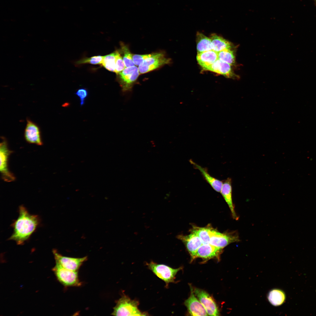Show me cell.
I'll return each instance as SVG.
<instances>
[{"label":"cell","instance_id":"9c48e42d","mask_svg":"<svg viewBox=\"0 0 316 316\" xmlns=\"http://www.w3.org/2000/svg\"><path fill=\"white\" fill-rule=\"evenodd\" d=\"M54 254L56 263L62 267L70 270L78 271L83 262L87 259V256L82 258H73L63 256L55 249H53Z\"/></svg>","mask_w":316,"mask_h":316},{"label":"cell","instance_id":"83f0119b","mask_svg":"<svg viewBox=\"0 0 316 316\" xmlns=\"http://www.w3.org/2000/svg\"><path fill=\"white\" fill-rule=\"evenodd\" d=\"M75 94L79 98L80 105L82 106L84 104L85 99L88 95V91L85 88H80L76 91Z\"/></svg>","mask_w":316,"mask_h":316},{"label":"cell","instance_id":"277c9868","mask_svg":"<svg viewBox=\"0 0 316 316\" xmlns=\"http://www.w3.org/2000/svg\"><path fill=\"white\" fill-rule=\"evenodd\" d=\"M171 59L166 58L162 52L151 54L138 66L140 74L148 73L170 63Z\"/></svg>","mask_w":316,"mask_h":316},{"label":"cell","instance_id":"ffe728a7","mask_svg":"<svg viewBox=\"0 0 316 316\" xmlns=\"http://www.w3.org/2000/svg\"><path fill=\"white\" fill-rule=\"evenodd\" d=\"M196 43L197 53L212 50L210 38L201 33H197Z\"/></svg>","mask_w":316,"mask_h":316},{"label":"cell","instance_id":"30bf717a","mask_svg":"<svg viewBox=\"0 0 316 316\" xmlns=\"http://www.w3.org/2000/svg\"><path fill=\"white\" fill-rule=\"evenodd\" d=\"M193 291L195 295L205 308L208 315H219V311L217 304L208 293L198 288H195Z\"/></svg>","mask_w":316,"mask_h":316},{"label":"cell","instance_id":"4fadbf2b","mask_svg":"<svg viewBox=\"0 0 316 316\" xmlns=\"http://www.w3.org/2000/svg\"><path fill=\"white\" fill-rule=\"evenodd\" d=\"M178 238L185 244L191 255V260L195 259L197 249L203 244L199 236L195 233L191 232V233L187 236H178Z\"/></svg>","mask_w":316,"mask_h":316},{"label":"cell","instance_id":"603a6c76","mask_svg":"<svg viewBox=\"0 0 316 316\" xmlns=\"http://www.w3.org/2000/svg\"><path fill=\"white\" fill-rule=\"evenodd\" d=\"M217 53L218 59L231 65L235 64V54L234 51L232 49L223 50Z\"/></svg>","mask_w":316,"mask_h":316},{"label":"cell","instance_id":"ba28073f","mask_svg":"<svg viewBox=\"0 0 316 316\" xmlns=\"http://www.w3.org/2000/svg\"><path fill=\"white\" fill-rule=\"evenodd\" d=\"M140 73L138 68L135 66L126 68L119 73L118 81L122 91H131Z\"/></svg>","mask_w":316,"mask_h":316},{"label":"cell","instance_id":"e0dca14e","mask_svg":"<svg viewBox=\"0 0 316 316\" xmlns=\"http://www.w3.org/2000/svg\"><path fill=\"white\" fill-rule=\"evenodd\" d=\"M222 249L214 246L209 243L202 244L197 249L196 258L210 259L218 257L221 253Z\"/></svg>","mask_w":316,"mask_h":316},{"label":"cell","instance_id":"cb8c5ba5","mask_svg":"<svg viewBox=\"0 0 316 316\" xmlns=\"http://www.w3.org/2000/svg\"><path fill=\"white\" fill-rule=\"evenodd\" d=\"M116 51L104 56L102 64L107 70L115 72L116 64Z\"/></svg>","mask_w":316,"mask_h":316},{"label":"cell","instance_id":"5bb4252c","mask_svg":"<svg viewBox=\"0 0 316 316\" xmlns=\"http://www.w3.org/2000/svg\"><path fill=\"white\" fill-rule=\"evenodd\" d=\"M231 66L218 59L213 63L204 70L220 74L228 78H238V76L233 72Z\"/></svg>","mask_w":316,"mask_h":316},{"label":"cell","instance_id":"7a4b0ae2","mask_svg":"<svg viewBox=\"0 0 316 316\" xmlns=\"http://www.w3.org/2000/svg\"><path fill=\"white\" fill-rule=\"evenodd\" d=\"M139 301L132 300L123 294L117 300L111 315L115 316H147L148 313L141 311L138 308Z\"/></svg>","mask_w":316,"mask_h":316},{"label":"cell","instance_id":"8992f818","mask_svg":"<svg viewBox=\"0 0 316 316\" xmlns=\"http://www.w3.org/2000/svg\"><path fill=\"white\" fill-rule=\"evenodd\" d=\"M52 270L58 280L65 286H79L81 285L78 271L65 269L57 263Z\"/></svg>","mask_w":316,"mask_h":316},{"label":"cell","instance_id":"7c38bea8","mask_svg":"<svg viewBox=\"0 0 316 316\" xmlns=\"http://www.w3.org/2000/svg\"><path fill=\"white\" fill-rule=\"evenodd\" d=\"M189 297L185 301V305L189 314L192 316H207L205 308L194 294L192 288L190 287Z\"/></svg>","mask_w":316,"mask_h":316},{"label":"cell","instance_id":"3957f363","mask_svg":"<svg viewBox=\"0 0 316 316\" xmlns=\"http://www.w3.org/2000/svg\"><path fill=\"white\" fill-rule=\"evenodd\" d=\"M147 268L159 279L164 281L167 288L169 284L173 282L177 272L182 269L181 267L174 269L163 264H158L152 261L146 262Z\"/></svg>","mask_w":316,"mask_h":316},{"label":"cell","instance_id":"d6986e66","mask_svg":"<svg viewBox=\"0 0 316 316\" xmlns=\"http://www.w3.org/2000/svg\"><path fill=\"white\" fill-rule=\"evenodd\" d=\"M210 38L212 50L217 53L223 50L233 48V45L231 43L215 34H212Z\"/></svg>","mask_w":316,"mask_h":316},{"label":"cell","instance_id":"4316f807","mask_svg":"<svg viewBox=\"0 0 316 316\" xmlns=\"http://www.w3.org/2000/svg\"><path fill=\"white\" fill-rule=\"evenodd\" d=\"M116 64L115 73L118 74L124 70L126 67L123 58L119 51H116Z\"/></svg>","mask_w":316,"mask_h":316},{"label":"cell","instance_id":"f1b7e54d","mask_svg":"<svg viewBox=\"0 0 316 316\" xmlns=\"http://www.w3.org/2000/svg\"><path fill=\"white\" fill-rule=\"evenodd\" d=\"M151 54L143 55L133 54L132 59L135 65L139 66L147 57L151 56Z\"/></svg>","mask_w":316,"mask_h":316},{"label":"cell","instance_id":"2e32d148","mask_svg":"<svg viewBox=\"0 0 316 316\" xmlns=\"http://www.w3.org/2000/svg\"><path fill=\"white\" fill-rule=\"evenodd\" d=\"M189 162L195 169L199 171L205 180L214 190L220 192L223 181L212 176L209 173L207 169L201 166L192 160H190Z\"/></svg>","mask_w":316,"mask_h":316},{"label":"cell","instance_id":"8fae6325","mask_svg":"<svg viewBox=\"0 0 316 316\" xmlns=\"http://www.w3.org/2000/svg\"><path fill=\"white\" fill-rule=\"evenodd\" d=\"M26 121L24 132V136L26 141L30 144L42 145L43 142L39 127L29 118H27Z\"/></svg>","mask_w":316,"mask_h":316},{"label":"cell","instance_id":"9a60e30c","mask_svg":"<svg viewBox=\"0 0 316 316\" xmlns=\"http://www.w3.org/2000/svg\"><path fill=\"white\" fill-rule=\"evenodd\" d=\"M231 179L228 178L223 181L220 193L228 204L231 211L233 218L238 220L239 217L235 210L232 198V187Z\"/></svg>","mask_w":316,"mask_h":316},{"label":"cell","instance_id":"44dd1931","mask_svg":"<svg viewBox=\"0 0 316 316\" xmlns=\"http://www.w3.org/2000/svg\"><path fill=\"white\" fill-rule=\"evenodd\" d=\"M267 298L269 302L274 306H278L282 304L285 300L286 296L284 292L279 289H273L269 293Z\"/></svg>","mask_w":316,"mask_h":316},{"label":"cell","instance_id":"f546056e","mask_svg":"<svg viewBox=\"0 0 316 316\" xmlns=\"http://www.w3.org/2000/svg\"><path fill=\"white\" fill-rule=\"evenodd\" d=\"M314 0V1H315V4L316 5V0Z\"/></svg>","mask_w":316,"mask_h":316},{"label":"cell","instance_id":"484cf974","mask_svg":"<svg viewBox=\"0 0 316 316\" xmlns=\"http://www.w3.org/2000/svg\"><path fill=\"white\" fill-rule=\"evenodd\" d=\"M104 56H93L81 59L77 62L78 64L90 63L92 64H102Z\"/></svg>","mask_w":316,"mask_h":316},{"label":"cell","instance_id":"7402d4cb","mask_svg":"<svg viewBox=\"0 0 316 316\" xmlns=\"http://www.w3.org/2000/svg\"><path fill=\"white\" fill-rule=\"evenodd\" d=\"M211 229L209 227H194L192 229L191 232L195 233L199 236L203 244H207L209 243Z\"/></svg>","mask_w":316,"mask_h":316},{"label":"cell","instance_id":"6da1fadb","mask_svg":"<svg viewBox=\"0 0 316 316\" xmlns=\"http://www.w3.org/2000/svg\"><path fill=\"white\" fill-rule=\"evenodd\" d=\"M18 211V217L11 225L13 232L8 240L21 245L30 239L39 226L40 219L38 215L30 214L23 205L19 206Z\"/></svg>","mask_w":316,"mask_h":316},{"label":"cell","instance_id":"5b68a950","mask_svg":"<svg viewBox=\"0 0 316 316\" xmlns=\"http://www.w3.org/2000/svg\"><path fill=\"white\" fill-rule=\"evenodd\" d=\"M0 144V171L1 178L5 181L12 182L15 179L13 174L9 170L8 162L12 151L9 150L7 140L2 137Z\"/></svg>","mask_w":316,"mask_h":316},{"label":"cell","instance_id":"ac0fdd59","mask_svg":"<svg viewBox=\"0 0 316 316\" xmlns=\"http://www.w3.org/2000/svg\"><path fill=\"white\" fill-rule=\"evenodd\" d=\"M196 59L198 64L204 69L218 59V53L212 50L197 53Z\"/></svg>","mask_w":316,"mask_h":316},{"label":"cell","instance_id":"52a82bcc","mask_svg":"<svg viewBox=\"0 0 316 316\" xmlns=\"http://www.w3.org/2000/svg\"><path fill=\"white\" fill-rule=\"evenodd\" d=\"M240 241L239 235L236 231L221 233L211 228L209 244L220 249L229 244Z\"/></svg>","mask_w":316,"mask_h":316},{"label":"cell","instance_id":"d4e9b609","mask_svg":"<svg viewBox=\"0 0 316 316\" xmlns=\"http://www.w3.org/2000/svg\"><path fill=\"white\" fill-rule=\"evenodd\" d=\"M120 52L123 54V59L126 68L135 66L133 60V54L126 45L121 43Z\"/></svg>","mask_w":316,"mask_h":316}]
</instances>
